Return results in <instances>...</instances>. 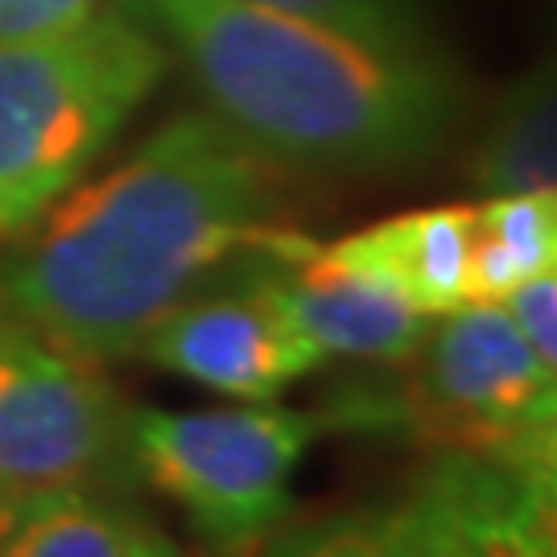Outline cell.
<instances>
[{"instance_id": "6da1fadb", "label": "cell", "mask_w": 557, "mask_h": 557, "mask_svg": "<svg viewBox=\"0 0 557 557\" xmlns=\"http://www.w3.org/2000/svg\"><path fill=\"white\" fill-rule=\"evenodd\" d=\"M264 211L269 161L211 112H182L9 239L0 306L79 359L137 356L215 264L257 244Z\"/></svg>"}, {"instance_id": "7a4b0ae2", "label": "cell", "mask_w": 557, "mask_h": 557, "mask_svg": "<svg viewBox=\"0 0 557 557\" xmlns=\"http://www.w3.org/2000/svg\"><path fill=\"white\" fill-rule=\"evenodd\" d=\"M223 120L264 161L368 174L434 153L458 116L430 46H397L244 0H149Z\"/></svg>"}, {"instance_id": "3957f363", "label": "cell", "mask_w": 557, "mask_h": 557, "mask_svg": "<svg viewBox=\"0 0 557 557\" xmlns=\"http://www.w3.org/2000/svg\"><path fill=\"white\" fill-rule=\"evenodd\" d=\"M137 4H96L38 38L0 41V244L100 161L165 75Z\"/></svg>"}, {"instance_id": "277c9868", "label": "cell", "mask_w": 557, "mask_h": 557, "mask_svg": "<svg viewBox=\"0 0 557 557\" xmlns=\"http://www.w3.org/2000/svg\"><path fill=\"white\" fill-rule=\"evenodd\" d=\"M331 430L326 413L277 405L128 413V458L158 492L178 499L207 545L244 554L289 517L301 455Z\"/></svg>"}, {"instance_id": "5b68a950", "label": "cell", "mask_w": 557, "mask_h": 557, "mask_svg": "<svg viewBox=\"0 0 557 557\" xmlns=\"http://www.w3.org/2000/svg\"><path fill=\"white\" fill-rule=\"evenodd\" d=\"M413 413L450 450L554 471L557 372H549L504 306L442 314L418 347Z\"/></svg>"}, {"instance_id": "8992f818", "label": "cell", "mask_w": 557, "mask_h": 557, "mask_svg": "<svg viewBox=\"0 0 557 557\" xmlns=\"http://www.w3.org/2000/svg\"><path fill=\"white\" fill-rule=\"evenodd\" d=\"M128 455V409L91 359L0 306V504L91 483Z\"/></svg>"}, {"instance_id": "52a82bcc", "label": "cell", "mask_w": 557, "mask_h": 557, "mask_svg": "<svg viewBox=\"0 0 557 557\" xmlns=\"http://www.w3.org/2000/svg\"><path fill=\"white\" fill-rule=\"evenodd\" d=\"M140 356L174 376L252 405L277 400L326 359L281 319L252 281L232 294L195 289L145 335Z\"/></svg>"}, {"instance_id": "ba28073f", "label": "cell", "mask_w": 557, "mask_h": 557, "mask_svg": "<svg viewBox=\"0 0 557 557\" xmlns=\"http://www.w3.org/2000/svg\"><path fill=\"white\" fill-rule=\"evenodd\" d=\"M269 264L252 273L264 298L277 306V314L306 343H314L322 356L351 359H409L430 335L425 314H418L388 285L363 277L356 269L338 264L319 244L301 236H269Z\"/></svg>"}, {"instance_id": "9c48e42d", "label": "cell", "mask_w": 557, "mask_h": 557, "mask_svg": "<svg viewBox=\"0 0 557 557\" xmlns=\"http://www.w3.org/2000/svg\"><path fill=\"white\" fill-rule=\"evenodd\" d=\"M413 496L458 557H557L554 471L442 450Z\"/></svg>"}, {"instance_id": "30bf717a", "label": "cell", "mask_w": 557, "mask_h": 557, "mask_svg": "<svg viewBox=\"0 0 557 557\" xmlns=\"http://www.w3.org/2000/svg\"><path fill=\"white\" fill-rule=\"evenodd\" d=\"M319 248L338 264L388 285L418 314L442 319L467 306L471 202L405 211Z\"/></svg>"}, {"instance_id": "8fae6325", "label": "cell", "mask_w": 557, "mask_h": 557, "mask_svg": "<svg viewBox=\"0 0 557 557\" xmlns=\"http://www.w3.org/2000/svg\"><path fill=\"white\" fill-rule=\"evenodd\" d=\"M557 269V195L520 190L471 202L467 306H504L520 281Z\"/></svg>"}, {"instance_id": "7c38bea8", "label": "cell", "mask_w": 557, "mask_h": 557, "mask_svg": "<svg viewBox=\"0 0 557 557\" xmlns=\"http://www.w3.org/2000/svg\"><path fill=\"white\" fill-rule=\"evenodd\" d=\"M137 520L91 483L0 504V557H124Z\"/></svg>"}, {"instance_id": "4fadbf2b", "label": "cell", "mask_w": 557, "mask_h": 557, "mask_svg": "<svg viewBox=\"0 0 557 557\" xmlns=\"http://www.w3.org/2000/svg\"><path fill=\"white\" fill-rule=\"evenodd\" d=\"M483 195L554 190L557 182V100L549 71H537L504 96L499 116L475 165Z\"/></svg>"}, {"instance_id": "5bb4252c", "label": "cell", "mask_w": 557, "mask_h": 557, "mask_svg": "<svg viewBox=\"0 0 557 557\" xmlns=\"http://www.w3.org/2000/svg\"><path fill=\"white\" fill-rule=\"evenodd\" d=\"M257 557H430V524L409 496L393 508H347L273 529Z\"/></svg>"}, {"instance_id": "9a60e30c", "label": "cell", "mask_w": 557, "mask_h": 557, "mask_svg": "<svg viewBox=\"0 0 557 557\" xmlns=\"http://www.w3.org/2000/svg\"><path fill=\"white\" fill-rule=\"evenodd\" d=\"M260 9H277L294 17H310L335 29H351L363 38L397 41V46H430L421 29L418 0H244Z\"/></svg>"}, {"instance_id": "2e32d148", "label": "cell", "mask_w": 557, "mask_h": 557, "mask_svg": "<svg viewBox=\"0 0 557 557\" xmlns=\"http://www.w3.org/2000/svg\"><path fill=\"white\" fill-rule=\"evenodd\" d=\"M504 310L512 314L517 331L533 347V356L557 372V269H545L537 277L520 281L504 298Z\"/></svg>"}, {"instance_id": "e0dca14e", "label": "cell", "mask_w": 557, "mask_h": 557, "mask_svg": "<svg viewBox=\"0 0 557 557\" xmlns=\"http://www.w3.org/2000/svg\"><path fill=\"white\" fill-rule=\"evenodd\" d=\"M96 0H0V41L54 34L71 21L87 17Z\"/></svg>"}, {"instance_id": "ac0fdd59", "label": "cell", "mask_w": 557, "mask_h": 557, "mask_svg": "<svg viewBox=\"0 0 557 557\" xmlns=\"http://www.w3.org/2000/svg\"><path fill=\"white\" fill-rule=\"evenodd\" d=\"M124 557H182L170 541L161 537V533H145V529H133V537H128V549Z\"/></svg>"}, {"instance_id": "d6986e66", "label": "cell", "mask_w": 557, "mask_h": 557, "mask_svg": "<svg viewBox=\"0 0 557 557\" xmlns=\"http://www.w3.org/2000/svg\"><path fill=\"white\" fill-rule=\"evenodd\" d=\"M421 504V499H418ZM421 512H425V504H421ZM425 524H430V557H458L455 554V545H450V537L442 533V524L430 512H425Z\"/></svg>"}]
</instances>
